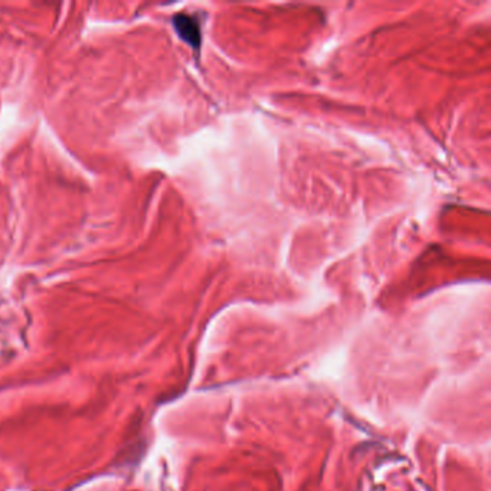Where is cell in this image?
<instances>
[{
	"instance_id": "obj_1",
	"label": "cell",
	"mask_w": 491,
	"mask_h": 491,
	"mask_svg": "<svg viewBox=\"0 0 491 491\" xmlns=\"http://www.w3.org/2000/svg\"><path fill=\"white\" fill-rule=\"evenodd\" d=\"M173 26L176 29L177 35L186 44H189L192 48L200 46V41H202L200 26H199V22L193 16L179 13L173 19Z\"/></svg>"
}]
</instances>
